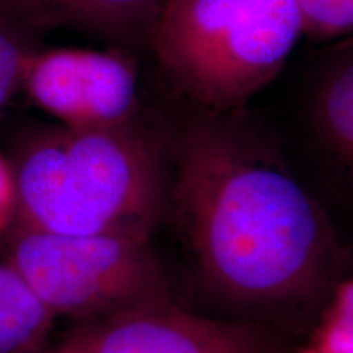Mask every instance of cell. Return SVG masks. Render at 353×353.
Masks as SVG:
<instances>
[{
	"mask_svg": "<svg viewBox=\"0 0 353 353\" xmlns=\"http://www.w3.org/2000/svg\"><path fill=\"white\" fill-rule=\"evenodd\" d=\"M229 117L206 113L172 143L176 219L214 288L249 303L296 296L327 252V221L275 154Z\"/></svg>",
	"mask_w": 353,
	"mask_h": 353,
	"instance_id": "1",
	"label": "cell"
},
{
	"mask_svg": "<svg viewBox=\"0 0 353 353\" xmlns=\"http://www.w3.org/2000/svg\"><path fill=\"white\" fill-rule=\"evenodd\" d=\"M299 353H317V352H316V350H312L311 347H307V348H304V350H303V352H299Z\"/></svg>",
	"mask_w": 353,
	"mask_h": 353,
	"instance_id": "14",
	"label": "cell"
},
{
	"mask_svg": "<svg viewBox=\"0 0 353 353\" xmlns=\"http://www.w3.org/2000/svg\"><path fill=\"white\" fill-rule=\"evenodd\" d=\"M52 319L20 273L0 262V353L43 352Z\"/></svg>",
	"mask_w": 353,
	"mask_h": 353,
	"instance_id": "8",
	"label": "cell"
},
{
	"mask_svg": "<svg viewBox=\"0 0 353 353\" xmlns=\"http://www.w3.org/2000/svg\"><path fill=\"white\" fill-rule=\"evenodd\" d=\"M165 0H0V15L28 30L69 28L123 46L148 44Z\"/></svg>",
	"mask_w": 353,
	"mask_h": 353,
	"instance_id": "7",
	"label": "cell"
},
{
	"mask_svg": "<svg viewBox=\"0 0 353 353\" xmlns=\"http://www.w3.org/2000/svg\"><path fill=\"white\" fill-rule=\"evenodd\" d=\"M260 337L232 324L167 306L144 304L82 322L39 353H260Z\"/></svg>",
	"mask_w": 353,
	"mask_h": 353,
	"instance_id": "6",
	"label": "cell"
},
{
	"mask_svg": "<svg viewBox=\"0 0 353 353\" xmlns=\"http://www.w3.org/2000/svg\"><path fill=\"white\" fill-rule=\"evenodd\" d=\"M15 208V183L10 164L0 157V228L13 218Z\"/></svg>",
	"mask_w": 353,
	"mask_h": 353,
	"instance_id": "13",
	"label": "cell"
},
{
	"mask_svg": "<svg viewBox=\"0 0 353 353\" xmlns=\"http://www.w3.org/2000/svg\"><path fill=\"white\" fill-rule=\"evenodd\" d=\"M304 33L316 39L353 37V0H296Z\"/></svg>",
	"mask_w": 353,
	"mask_h": 353,
	"instance_id": "12",
	"label": "cell"
},
{
	"mask_svg": "<svg viewBox=\"0 0 353 353\" xmlns=\"http://www.w3.org/2000/svg\"><path fill=\"white\" fill-rule=\"evenodd\" d=\"M37 50L32 30L0 15V112L21 90L26 65Z\"/></svg>",
	"mask_w": 353,
	"mask_h": 353,
	"instance_id": "10",
	"label": "cell"
},
{
	"mask_svg": "<svg viewBox=\"0 0 353 353\" xmlns=\"http://www.w3.org/2000/svg\"><path fill=\"white\" fill-rule=\"evenodd\" d=\"M314 105L322 136L353 172V46L325 72Z\"/></svg>",
	"mask_w": 353,
	"mask_h": 353,
	"instance_id": "9",
	"label": "cell"
},
{
	"mask_svg": "<svg viewBox=\"0 0 353 353\" xmlns=\"http://www.w3.org/2000/svg\"><path fill=\"white\" fill-rule=\"evenodd\" d=\"M303 34L296 0H165L148 46L176 94L234 114L275 81Z\"/></svg>",
	"mask_w": 353,
	"mask_h": 353,
	"instance_id": "3",
	"label": "cell"
},
{
	"mask_svg": "<svg viewBox=\"0 0 353 353\" xmlns=\"http://www.w3.org/2000/svg\"><path fill=\"white\" fill-rule=\"evenodd\" d=\"M8 263L52 316L82 322L159 303L164 278L149 236H68L17 226Z\"/></svg>",
	"mask_w": 353,
	"mask_h": 353,
	"instance_id": "4",
	"label": "cell"
},
{
	"mask_svg": "<svg viewBox=\"0 0 353 353\" xmlns=\"http://www.w3.org/2000/svg\"><path fill=\"white\" fill-rule=\"evenodd\" d=\"M10 164L17 226L68 236H149L165 205L157 144L134 120L113 126H39Z\"/></svg>",
	"mask_w": 353,
	"mask_h": 353,
	"instance_id": "2",
	"label": "cell"
},
{
	"mask_svg": "<svg viewBox=\"0 0 353 353\" xmlns=\"http://www.w3.org/2000/svg\"><path fill=\"white\" fill-rule=\"evenodd\" d=\"M126 50H37L21 90L59 125L113 126L138 118L139 74Z\"/></svg>",
	"mask_w": 353,
	"mask_h": 353,
	"instance_id": "5",
	"label": "cell"
},
{
	"mask_svg": "<svg viewBox=\"0 0 353 353\" xmlns=\"http://www.w3.org/2000/svg\"><path fill=\"white\" fill-rule=\"evenodd\" d=\"M309 347L317 353H353V280L335 293L332 306Z\"/></svg>",
	"mask_w": 353,
	"mask_h": 353,
	"instance_id": "11",
	"label": "cell"
}]
</instances>
